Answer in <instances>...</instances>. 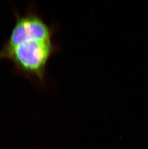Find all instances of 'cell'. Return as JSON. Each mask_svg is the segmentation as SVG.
I'll return each mask as SVG.
<instances>
[{
    "label": "cell",
    "mask_w": 148,
    "mask_h": 149,
    "mask_svg": "<svg viewBox=\"0 0 148 149\" xmlns=\"http://www.w3.org/2000/svg\"><path fill=\"white\" fill-rule=\"evenodd\" d=\"M53 31L35 13L17 16V22L10 37L1 51L9 50L21 42L29 40L50 41Z\"/></svg>",
    "instance_id": "7a4b0ae2"
},
{
    "label": "cell",
    "mask_w": 148,
    "mask_h": 149,
    "mask_svg": "<svg viewBox=\"0 0 148 149\" xmlns=\"http://www.w3.org/2000/svg\"><path fill=\"white\" fill-rule=\"evenodd\" d=\"M56 50L52 40H29L9 50L0 52V57L11 59L24 74L43 83L47 63Z\"/></svg>",
    "instance_id": "6da1fadb"
}]
</instances>
